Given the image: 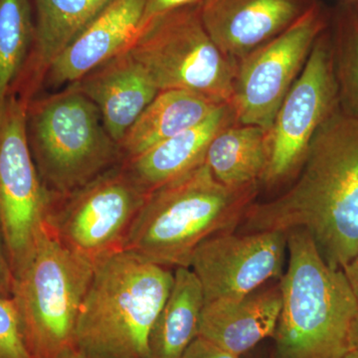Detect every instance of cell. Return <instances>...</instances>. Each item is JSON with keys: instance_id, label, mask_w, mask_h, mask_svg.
<instances>
[{"instance_id": "cell-1", "label": "cell", "mask_w": 358, "mask_h": 358, "mask_svg": "<svg viewBox=\"0 0 358 358\" xmlns=\"http://www.w3.org/2000/svg\"><path fill=\"white\" fill-rule=\"evenodd\" d=\"M243 233L303 229L326 262L343 270L358 252V119L341 110L322 124L296 180L245 214Z\"/></svg>"}, {"instance_id": "cell-2", "label": "cell", "mask_w": 358, "mask_h": 358, "mask_svg": "<svg viewBox=\"0 0 358 358\" xmlns=\"http://www.w3.org/2000/svg\"><path fill=\"white\" fill-rule=\"evenodd\" d=\"M260 185H224L204 162L148 193L124 250L164 267L189 268L202 242L242 223Z\"/></svg>"}, {"instance_id": "cell-3", "label": "cell", "mask_w": 358, "mask_h": 358, "mask_svg": "<svg viewBox=\"0 0 358 358\" xmlns=\"http://www.w3.org/2000/svg\"><path fill=\"white\" fill-rule=\"evenodd\" d=\"M173 282L171 268L127 250L98 261L78 319V352L148 358V338Z\"/></svg>"}, {"instance_id": "cell-4", "label": "cell", "mask_w": 358, "mask_h": 358, "mask_svg": "<svg viewBox=\"0 0 358 358\" xmlns=\"http://www.w3.org/2000/svg\"><path fill=\"white\" fill-rule=\"evenodd\" d=\"M286 234L289 264L279 282L275 358H343L350 352L357 296L343 270L326 262L307 231Z\"/></svg>"}, {"instance_id": "cell-5", "label": "cell", "mask_w": 358, "mask_h": 358, "mask_svg": "<svg viewBox=\"0 0 358 358\" xmlns=\"http://www.w3.org/2000/svg\"><path fill=\"white\" fill-rule=\"evenodd\" d=\"M26 134L40 178L53 194H67L124 160L95 103L70 85L28 103Z\"/></svg>"}, {"instance_id": "cell-6", "label": "cell", "mask_w": 358, "mask_h": 358, "mask_svg": "<svg viewBox=\"0 0 358 358\" xmlns=\"http://www.w3.org/2000/svg\"><path fill=\"white\" fill-rule=\"evenodd\" d=\"M93 272V263L65 247L45 226L31 256L13 277V298L33 358L78 352V319Z\"/></svg>"}, {"instance_id": "cell-7", "label": "cell", "mask_w": 358, "mask_h": 358, "mask_svg": "<svg viewBox=\"0 0 358 358\" xmlns=\"http://www.w3.org/2000/svg\"><path fill=\"white\" fill-rule=\"evenodd\" d=\"M129 51L159 91L185 90L218 103L232 102L237 63L207 32L200 3L152 18Z\"/></svg>"}, {"instance_id": "cell-8", "label": "cell", "mask_w": 358, "mask_h": 358, "mask_svg": "<svg viewBox=\"0 0 358 358\" xmlns=\"http://www.w3.org/2000/svg\"><path fill=\"white\" fill-rule=\"evenodd\" d=\"M148 193L122 162L67 194H53L46 226L59 241L94 265L122 251Z\"/></svg>"}, {"instance_id": "cell-9", "label": "cell", "mask_w": 358, "mask_h": 358, "mask_svg": "<svg viewBox=\"0 0 358 358\" xmlns=\"http://www.w3.org/2000/svg\"><path fill=\"white\" fill-rule=\"evenodd\" d=\"M27 105L14 93L0 103V241L13 277L45 229L53 195L40 178L28 145Z\"/></svg>"}, {"instance_id": "cell-10", "label": "cell", "mask_w": 358, "mask_h": 358, "mask_svg": "<svg viewBox=\"0 0 358 358\" xmlns=\"http://www.w3.org/2000/svg\"><path fill=\"white\" fill-rule=\"evenodd\" d=\"M338 109L333 39L327 27L315 40L275 115L270 129V155L260 185L277 187L296 178L313 136Z\"/></svg>"}, {"instance_id": "cell-11", "label": "cell", "mask_w": 358, "mask_h": 358, "mask_svg": "<svg viewBox=\"0 0 358 358\" xmlns=\"http://www.w3.org/2000/svg\"><path fill=\"white\" fill-rule=\"evenodd\" d=\"M329 25V15L319 2L286 31L238 61L231 102L237 124L272 128L315 40Z\"/></svg>"}, {"instance_id": "cell-12", "label": "cell", "mask_w": 358, "mask_h": 358, "mask_svg": "<svg viewBox=\"0 0 358 358\" xmlns=\"http://www.w3.org/2000/svg\"><path fill=\"white\" fill-rule=\"evenodd\" d=\"M286 250L282 231L221 233L205 240L189 265L203 289L204 305L242 298L281 278Z\"/></svg>"}, {"instance_id": "cell-13", "label": "cell", "mask_w": 358, "mask_h": 358, "mask_svg": "<svg viewBox=\"0 0 358 358\" xmlns=\"http://www.w3.org/2000/svg\"><path fill=\"white\" fill-rule=\"evenodd\" d=\"M319 0H203L200 13L214 43L235 62L289 29Z\"/></svg>"}, {"instance_id": "cell-14", "label": "cell", "mask_w": 358, "mask_h": 358, "mask_svg": "<svg viewBox=\"0 0 358 358\" xmlns=\"http://www.w3.org/2000/svg\"><path fill=\"white\" fill-rule=\"evenodd\" d=\"M145 0H112L59 54L43 87L68 86L128 51L140 32Z\"/></svg>"}, {"instance_id": "cell-15", "label": "cell", "mask_w": 358, "mask_h": 358, "mask_svg": "<svg viewBox=\"0 0 358 358\" xmlns=\"http://www.w3.org/2000/svg\"><path fill=\"white\" fill-rule=\"evenodd\" d=\"M70 86L95 103L103 126L119 145L159 92L129 50L90 71Z\"/></svg>"}, {"instance_id": "cell-16", "label": "cell", "mask_w": 358, "mask_h": 358, "mask_svg": "<svg viewBox=\"0 0 358 358\" xmlns=\"http://www.w3.org/2000/svg\"><path fill=\"white\" fill-rule=\"evenodd\" d=\"M281 308L280 284L256 289L242 298L205 303L199 336L241 357L275 336Z\"/></svg>"}, {"instance_id": "cell-17", "label": "cell", "mask_w": 358, "mask_h": 358, "mask_svg": "<svg viewBox=\"0 0 358 358\" xmlns=\"http://www.w3.org/2000/svg\"><path fill=\"white\" fill-rule=\"evenodd\" d=\"M34 44L14 91L30 102L59 54L112 0H31Z\"/></svg>"}, {"instance_id": "cell-18", "label": "cell", "mask_w": 358, "mask_h": 358, "mask_svg": "<svg viewBox=\"0 0 358 358\" xmlns=\"http://www.w3.org/2000/svg\"><path fill=\"white\" fill-rule=\"evenodd\" d=\"M235 122L232 105L223 103L197 126L124 160L122 164L143 189L152 192L203 164L214 136Z\"/></svg>"}, {"instance_id": "cell-19", "label": "cell", "mask_w": 358, "mask_h": 358, "mask_svg": "<svg viewBox=\"0 0 358 358\" xmlns=\"http://www.w3.org/2000/svg\"><path fill=\"white\" fill-rule=\"evenodd\" d=\"M221 105L185 90L159 91L120 143L124 160L197 126Z\"/></svg>"}, {"instance_id": "cell-20", "label": "cell", "mask_w": 358, "mask_h": 358, "mask_svg": "<svg viewBox=\"0 0 358 358\" xmlns=\"http://www.w3.org/2000/svg\"><path fill=\"white\" fill-rule=\"evenodd\" d=\"M204 294L190 268H174L173 282L148 338V358H180L199 336Z\"/></svg>"}, {"instance_id": "cell-21", "label": "cell", "mask_w": 358, "mask_h": 358, "mask_svg": "<svg viewBox=\"0 0 358 358\" xmlns=\"http://www.w3.org/2000/svg\"><path fill=\"white\" fill-rule=\"evenodd\" d=\"M270 129L237 122L221 129L205 157L216 180L230 187L260 183L270 155Z\"/></svg>"}, {"instance_id": "cell-22", "label": "cell", "mask_w": 358, "mask_h": 358, "mask_svg": "<svg viewBox=\"0 0 358 358\" xmlns=\"http://www.w3.org/2000/svg\"><path fill=\"white\" fill-rule=\"evenodd\" d=\"M34 38L31 0H0V103L15 88Z\"/></svg>"}, {"instance_id": "cell-23", "label": "cell", "mask_w": 358, "mask_h": 358, "mask_svg": "<svg viewBox=\"0 0 358 358\" xmlns=\"http://www.w3.org/2000/svg\"><path fill=\"white\" fill-rule=\"evenodd\" d=\"M331 29L339 110L358 119V16L355 6H338Z\"/></svg>"}, {"instance_id": "cell-24", "label": "cell", "mask_w": 358, "mask_h": 358, "mask_svg": "<svg viewBox=\"0 0 358 358\" xmlns=\"http://www.w3.org/2000/svg\"><path fill=\"white\" fill-rule=\"evenodd\" d=\"M0 358H33L13 296H0Z\"/></svg>"}, {"instance_id": "cell-25", "label": "cell", "mask_w": 358, "mask_h": 358, "mask_svg": "<svg viewBox=\"0 0 358 358\" xmlns=\"http://www.w3.org/2000/svg\"><path fill=\"white\" fill-rule=\"evenodd\" d=\"M180 358H240V357L219 348L211 341L199 336L186 348Z\"/></svg>"}, {"instance_id": "cell-26", "label": "cell", "mask_w": 358, "mask_h": 358, "mask_svg": "<svg viewBox=\"0 0 358 358\" xmlns=\"http://www.w3.org/2000/svg\"><path fill=\"white\" fill-rule=\"evenodd\" d=\"M203 0H145L141 27L147 24L148 21L152 20V18L162 15V14L169 13V11L180 8V7L199 4Z\"/></svg>"}, {"instance_id": "cell-27", "label": "cell", "mask_w": 358, "mask_h": 358, "mask_svg": "<svg viewBox=\"0 0 358 358\" xmlns=\"http://www.w3.org/2000/svg\"><path fill=\"white\" fill-rule=\"evenodd\" d=\"M13 273L0 241V296H13Z\"/></svg>"}, {"instance_id": "cell-28", "label": "cell", "mask_w": 358, "mask_h": 358, "mask_svg": "<svg viewBox=\"0 0 358 358\" xmlns=\"http://www.w3.org/2000/svg\"><path fill=\"white\" fill-rule=\"evenodd\" d=\"M343 272L358 301V252L355 258L343 268Z\"/></svg>"}, {"instance_id": "cell-29", "label": "cell", "mask_w": 358, "mask_h": 358, "mask_svg": "<svg viewBox=\"0 0 358 358\" xmlns=\"http://www.w3.org/2000/svg\"><path fill=\"white\" fill-rule=\"evenodd\" d=\"M350 350H358V306L350 326Z\"/></svg>"}, {"instance_id": "cell-30", "label": "cell", "mask_w": 358, "mask_h": 358, "mask_svg": "<svg viewBox=\"0 0 358 358\" xmlns=\"http://www.w3.org/2000/svg\"><path fill=\"white\" fill-rule=\"evenodd\" d=\"M343 358H358V350H350Z\"/></svg>"}, {"instance_id": "cell-31", "label": "cell", "mask_w": 358, "mask_h": 358, "mask_svg": "<svg viewBox=\"0 0 358 358\" xmlns=\"http://www.w3.org/2000/svg\"><path fill=\"white\" fill-rule=\"evenodd\" d=\"M64 358H88L85 357V355H81L80 352L75 353V355H71V357H64Z\"/></svg>"}, {"instance_id": "cell-32", "label": "cell", "mask_w": 358, "mask_h": 358, "mask_svg": "<svg viewBox=\"0 0 358 358\" xmlns=\"http://www.w3.org/2000/svg\"><path fill=\"white\" fill-rule=\"evenodd\" d=\"M355 6V11H357V16H358V1L357 2V4H355V6Z\"/></svg>"}, {"instance_id": "cell-33", "label": "cell", "mask_w": 358, "mask_h": 358, "mask_svg": "<svg viewBox=\"0 0 358 358\" xmlns=\"http://www.w3.org/2000/svg\"><path fill=\"white\" fill-rule=\"evenodd\" d=\"M268 358H275V352H273L272 353H271L270 357Z\"/></svg>"}, {"instance_id": "cell-34", "label": "cell", "mask_w": 358, "mask_h": 358, "mask_svg": "<svg viewBox=\"0 0 358 358\" xmlns=\"http://www.w3.org/2000/svg\"><path fill=\"white\" fill-rule=\"evenodd\" d=\"M357 1H358V0H357Z\"/></svg>"}]
</instances>
